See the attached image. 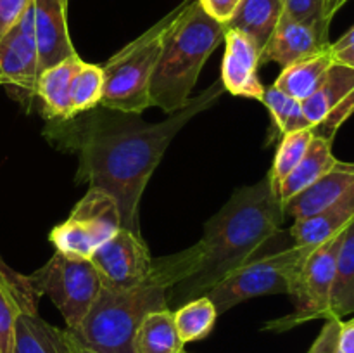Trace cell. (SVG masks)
I'll list each match as a JSON object with an SVG mask.
<instances>
[{
    "mask_svg": "<svg viewBox=\"0 0 354 353\" xmlns=\"http://www.w3.org/2000/svg\"><path fill=\"white\" fill-rule=\"evenodd\" d=\"M223 83L214 82L187 106L159 123H140L121 116L93 114L82 123L71 120L48 121L47 137L61 138L68 151L78 154L76 180L104 190L116 199L121 227L140 234L138 206L145 185L158 168L166 149L180 130L199 113L213 106L223 93Z\"/></svg>",
    "mask_w": 354,
    "mask_h": 353,
    "instance_id": "obj_1",
    "label": "cell"
},
{
    "mask_svg": "<svg viewBox=\"0 0 354 353\" xmlns=\"http://www.w3.org/2000/svg\"><path fill=\"white\" fill-rule=\"evenodd\" d=\"M283 220V204L270 172L254 185L235 190L204 225V235L197 242L201 248L197 270L168 291V300L187 303L209 293L225 277L258 258L259 251L282 232Z\"/></svg>",
    "mask_w": 354,
    "mask_h": 353,
    "instance_id": "obj_2",
    "label": "cell"
},
{
    "mask_svg": "<svg viewBox=\"0 0 354 353\" xmlns=\"http://www.w3.org/2000/svg\"><path fill=\"white\" fill-rule=\"evenodd\" d=\"M201 263L194 244L175 255L154 260L151 277L131 289L102 287L85 320L71 332L80 346L95 353H135L133 336L147 314L168 308V291L192 275Z\"/></svg>",
    "mask_w": 354,
    "mask_h": 353,
    "instance_id": "obj_3",
    "label": "cell"
},
{
    "mask_svg": "<svg viewBox=\"0 0 354 353\" xmlns=\"http://www.w3.org/2000/svg\"><path fill=\"white\" fill-rule=\"evenodd\" d=\"M225 24L207 16L197 0H183L162 37L151 80V102L168 114L190 102V93L214 48L223 42Z\"/></svg>",
    "mask_w": 354,
    "mask_h": 353,
    "instance_id": "obj_4",
    "label": "cell"
},
{
    "mask_svg": "<svg viewBox=\"0 0 354 353\" xmlns=\"http://www.w3.org/2000/svg\"><path fill=\"white\" fill-rule=\"evenodd\" d=\"M180 10V3L147 31L113 55L104 71L99 106L127 114H140L151 102V80L162 47V37Z\"/></svg>",
    "mask_w": 354,
    "mask_h": 353,
    "instance_id": "obj_5",
    "label": "cell"
},
{
    "mask_svg": "<svg viewBox=\"0 0 354 353\" xmlns=\"http://www.w3.org/2000/svg\"><path fill=\"white\" fill-rule=\"evenodd\" d=\"M315 248L317 246L292 244L277 253L251 260L225 277L204 296L213 301L218 315L256 296H265V294L292 296L304 262Z\"/></svg>",
    "mask_w": 354,
    "mask_h": 353,
    "instance_id": "obj_6",
    "label": "cell"
},
{
    "mask_svg": "<svg viewBox=\"0 0 354 353\" xmlns=\"http://www.w3.org/2000/svg\"><path fill=\"white\" fill-rule=\"evenodd\" d=\"M28 282L38 298L48 296L64 318L68 331L80 327L102 291L92 262L55 251L52 258L30 273Z\"/></svg>",
    "mask_w": 354,
    "mask_h": 353,
    "instance_id": "obj_7",
    "label": "cell"
},
{
    "mask_svg": "<svg viewBox=\"0 0 354 353\" xmlns=\"http://www.w3.org/2000/svg\"><path fill=\"white\" fill-rule=\"evenodd\" d=\"M120 228L121 217L116 199L104 190L90 187L71 215L52 228L48 239L55 246V251L90 260Z\"/></svg>",
    "mask_w": 354,
    "mask_h": 353,
    "instance_id": "obj_8",
    "label": "cell"
},
{
    "mask_svg": "<svg viewBox=\"0 0 354 353\" xmlns=\"http://www.w3.org/2000/svg\"><path fill=\"white\" fill-rule=\"evenodd\" d=\"M346 230V228H344ZM344 230L318 244L304 262L292 294L296 310L290 315L268 322L265 331L283 332L315 318H330V293L334 286L335 263Z\"/></svg>",
    "mask_w": 354,
    "mask_h": 353,
    "instance_id": "obj_9",
    "label": "cell"
},
{
    "mask_svg": "<svg viewBox=\"0 0 354 353\" xmlns=\"http://www.w3.org/2000/svg\"><path fill=\"white\" fill-rule=\"evenodd\" d=\"M90 262L102 287L116 291L142 286L154 269V260L142 235L123 227L90 256Z\"/></svg>",
    "mask_w": 354,
    "mask_h": 353,
    "instance_id": "obj_10",
    "label": "cell"
},
{
    "mask_svg": "<svg viewBox=\"0 0 354 353\" xmlns=\"http://www.w3.org/2000/svg\"><path fill=\"white\" fill-rule=\"evenodd\" d=\"M303 111L315 135L334 141L354 113V68L335 61L317 92L303 102Z\"/></svg>",
    "mask_w": 354,
    "mask_h": 353,
    "instance_id": "obj_11",
    "label": "cell"
},
{
    "mask_svg": "<svg viewBox=\"0 0 354 353\" xmlns=\"http://www.w3.org/2000/svg\"><path fill=\"white\" fill-rule=\"evenodd\" d=\"M38 76L40 61L31 3L19 23L0 40V83L23 92L26 99H33Z\"/></svg>",
    "mask_w": 354,
    "mask_h": 353,
    "instance_id": "obj_12",
    "label": "cell"
},
{
    "mask_svg": "<svg viewBox=\"0 0 354 353\" xmlns=\"http://www.w3.org/2000/svg\"><path fill=\"white\" fill-rule=\"evenodd\" d=\"M225 54L221 64V83L235 97L261 100L265 87L258 78L261 52L254 42L239 30L225 31Z\"/></svg>",
    "mask_w": 354,
    "mask_h": 353,
    "instance_id": "obj_13",
    "label": "cell"
},
{
    "mask_svg": "<svg viewBox=\"0 0 354 353\" xmlns=\"http://www.w3.org/2000/svg\"><path fill=\"white\" fill-rule=\"evenodd\" d=\"M40 73L76 54L68 30V0H33Z\"/></svg>",
    "mask_w": 354,
    "mask_h": 353,
    "instance_id": "obj_14",
    "label": "cell"
},
{
    "mask_svg": "<svg viewBox=\"0 0 354 353\" xmlns=\"http://www.w3.org/2000/svg\"><path fill=\"white\" fill-rule=\"evenodd\" d=\"M330 45L332 42L318 35L313 28L297 23L287 14H282L272 38L261 52V64L273 61L282 68H287L301 59L327 51Z\"/></svg>",
    "mask_w": 354,
    "mask_h": 353,
    "instance_id": "obj_15",
    "label": "cell"
},
{
    "mask_svg": "<svg viewBox=\"0 0 354 353\" xmlns=\"http://www.w3.org/2000/svg\"><path fill=\"white\" fill-rule=\"evenodd\" d=\"M83 59L78 54L44 69L38 76L35 97L48 121H66L76 116L71 102V82Z\"/></svg>",
    "mask_w": 354,
    "mask_h": 353,
    "instance_id": "obj_16",
    "label": "cell"
},
{
    "mask_svg": "<svg viewBox=\"0 0 354 353\" xmlns=\"http://www.w3.org/2000/svg\"><path fill=\"white\" fill-rule=\"evenodd\" d=\"M38 296L28 277L0 260V353H12L14 327L21 314H37Z\"/></svg>",
    "mask_w": 354,
    "mask_h": 353,
    "instance_id": "obj_17",
    "label": "cell"
},
{
    "mask_svg": "<svg viewBox=\"0 0 354 353\" xmlns=\"http://www.w3.org/2000/svg\"><path fill=\"white\" fill-rule=\"evenodd\" d=\"M12 353H76L68 329L50 325L37 314H21L14 327Z\"/></svg>",
    "mask_w": 354,
    "mask_h": 353,
    "instance_id": "obj_18",
    "label": "cell"
},
{
    "mask_svg": "<svg viewBox=\"0 0 354 353\" xmlns=\"http://www.w3.org/2000/svg\"><path fill=\"white\" fill-rule=\"evenodd\" d=\"M354 220V189L346 194L337 203L311 217L294 220L290 227V237L294 244L318 246L344 230Z\"/></svg>",
    "mask_w": 354,
    "mask_h": 353,
    "instance_id": "obj_19",
    "label": "cell"
},
{
    "mask_svg": "<svg viewBox=\"0 0 354 353\" xmlns=\"http://www.w3.org/2000/svg\"><path fill=\"white\" fill-rule=\"evenodd\" d=\"M337 161L339 159L332 152V141L320 137V135H313L310 145H308L306 154L297 163L296 168L277 187L282 204H286L294 196L313 185L325 173L330 172Z\"/></svg>",
    "mask_w": 354,
    "mask_h": 353,
    "instance_id": "obj_20",
    "label": "cell"
},
{
    "mask_svg": "<svg viewBox=\"0 0 354 353\" xmlns=\"http://www.w3.org/2000/svg\"><path fill=\"white\" fill-rule=\"evenodd\" d=\"M282 14V0H242L225 28L245 33L254 42L259 52H263Z\"/></svg>",
    "mask_w": 354,
    "mask_h": 353,
    "instance_id": "obj_21",
    "label": "cell"
},
{
    "mask_svg": "<svg viewBox=\"0 0 354 353\" xmlns=\"http://www.w3.org/2000/svg\"><path fill=\"white\" fill-rule=\"evenodd\" d=\"M334 62V52L332 48H327V51H322L306 59H301L287 68H282V73L273 85L286 92L287 96L304 102L324 83L325 76Z\"/></svg>",
    "mask_w": 354,
    "mask_h": 353,
    "instance_id": "obj_22",
    "label": "cell"
},
{
    "mask_svg": "<svg viewBox=\"0 0 354 353\" xmlns=\"http://www.w3.org/2000/svg\"><path fill=\"white\" fill-rule=\"evenodd\" d=\"M182 350L183 343L169 308L151 311L142 318L133 336L135 353H180Z\"/></svg>",
    "mask_w": 354,
    "mask_h": 353,
    "instance_id": "obj_23",
    "label": "cell"
},
{
    "mask_svg": "<svg viewBox=\"0 0 354 353\" xmlns=\"http://www.w3.org/2000/svg\"><path fill=\"white\" fill-rule=\"evenodd\" d=\"M346 315H354V220L344 230L330 293V318L342 320Z\"/></svg>",
    "mask_w": 354,
    "mask_h": 353,
    "instance_id": "obj_24",
    "label": "cell"
},
{
    "mask_svg": "<svg viewBox=\"0 0 354 353\" xmlns=\"http://www.w3.org/2000/svg\"><path fill=\"white\" fill-rule=\"evenodd\" d=\"M218 311L207 296L194 298L187 301L176 311H173L176 332L182 343H192L204 339L216 324Z\"/></svg>",
    "mask_w": 354,
    "mask_h": 353,
    "instance_id": "obj_25",
    "label": "cell"
},
{
    "mask_svg": "<svg viewBox=\"0 0 354 353\" xmlns=\"http://www.w3.org/2000/svg\"><path fill=\"white\" fill-rule=\"evenodd\" d=\"M261 102L268 107L273 121H275V125L283 135L290 134V132L311 128L310 121L304 116L303 102L287 96L286 92L277 89L275 85L265 87Z\"/></svg>",
    "mask_w": 354,
    "mask_h": 353,
    "instance_id": "obj_26",
    "label": "cell"
},
{
    "mask_svg": "<svg viewBox=\"0 0 354 353\" xmlns=\"http://www.w3.org/2000/svg\"><path fill=\"white\" fill-rule=\"evenodd\" d=\"M104 90L102 66L83 61L71 82V102L76 114L86 113L100 104Z\"/></svg>",
    "mask_w": 354,
    "mask_h": 353,
    "instance_id": "obj_27",
    "label": "cell"
},
{
    "mask_svg": "<svg viewBox=\"0 0 354 353\" xmlns=\"http://www.w3.org/2000/svg\"><path fill=\"white\" fill-rule=\"evenodd\" d=\"M313 135V128H304V130L290 132V134L283 135L282 142H280L279 149H277L272 170H270V175H272L277 187L296 168L297 163L306 154L308 145H310Z\"/></svg>",
    "mask_w": 354,
    "mask_h": 353,
    "instance_id": "obj_28",
    "label": "cell"
},
{
    "mask_svg": "<svg viewBox=\"0 0 354 353\" xmlns=\"http://www.w3.org/2000/svg\"><path fill=\"white\" fill-rule=\"evenodd\" d=\"M283 14L290 19L301 24L313 28L318 35L330 40V23L327 10H325V0H282Z\"/></svg>",
    "mask_w": 354,
    "mask_h": 353,
    "instance_id": "obj_29",
    "label": "cell"
},
{
    "mask_svg": "<svg viewBox=\"0 0 354 353\" xmlns=\"http://www.w3.org/2000/svg\"><path fill=\"white\" fill-rule=\"evenodd\" d=\"M33 0H0V40L19 23Z\"/></svg>",
    "mask_w": 354,
    "mask_h": 353,
    "instance_id": "obj_30",
    "label": "cell"
},
{
    "mask_svg": "<svg viewBox=\"0 0 354 353\" xmlns=\"http://www.w3.org/2000/svg\"><path fill=\"white\" fill-rule=\"evenodd\" d=\"M341 324L342 320H339V318H327L320 334L317 336V339L306 353H335Z\"/></svg>",
    "mask_w": 354,
    "mask_h": 353,
    "instance_id": "obj_31",
    "label": "cell"
},
{
    "mask_svg": "<svg viewBox=\"0 0 354 353\" xmlns=\"http://www.w3.org/2000/svg\"><path fill=\"white\" fill-rule=\"evenodd\" d=\"M197 2L207 16L213 17L218 23L227 24L234 17L235 10L242 0H197Z\"/></svg>",
    "mask_w": 354,
    "mask_h": 353,
    "instance_id": "obj_32",
    "label": "cell"
},
{
    "mask_svg": "<svg viewBox=\"0 0 354 353\" xmlns=\"http://www.w3.org/2000/svg\"><path fill=\"white\" fill-rule=\"evenodd\" d=\"M335 353H354V317L341 324Z\"/></svg>",
    "mask_w": 354,
    "mask_h": 353,
    "instance_id": "obj_33",
    "label": "cell"
},
{
    "mask_svg": "<svg viewBox=\"0 0 354 353\" xmlns=\"http://www.w3.org/2000/svg\"><path fill=\"white\" fill-rule=\"evenodd\" d=\"M351 45H354V26L351 28V30L346 31V33L342 35L339 40L332 42L330 48H332V52H334V54H337V52L346 51V48L351 47Z\"/></svg>",
    "mask_w": 354,
    "mask_h": 353,
    "instance_id": "obj_34",
    "label": "cell"
},
{
    "mask_svg": "<svg viewBox=\"0 0 354 353\" xmlns=\"http://www.w3.org/2000/svg\"><path fill=\"white\" fill-rule=\"evenodd\" d=\"M348 2L349 0H325V10H327L328 19H334L335 14H337Z\"/></svg>",
    "mask_w": 354,
    "mask_h": 353,
    "instance_id": "obj_35",
    "label": "cell"
},
{
    "mask_svg": "<svg viewBox=\"0 0 354 353\" xmlns=\"http://www.w3.org/2000/svg\"><path fill=\"white\" fill-rule=\"evenodd\" d=\"M75 345H76V353H95V352H92V350H86V348H83V346H80L76 341H75Z\"/></svg>",
    "mask_w": 354,
    "mask_h": 353,
    "instance_id": "obj_36",
    "label": "cell"
},
{
    "mask_svg": "<svg viewBox=\"0 0 354 353\" xmlns=\"http://www.w3.org/2000/svg\"><path fill=\"white\" fill-rule=\"evenodd\" d=\"M180 353H187V352H183V350H182V352H180Z\"/></svg>",
    "mask_w": 354,
    "mask_h": 353,
    "instance_id": "obj_37",
    "label": "cell"
}]
</instances>
